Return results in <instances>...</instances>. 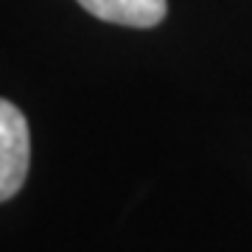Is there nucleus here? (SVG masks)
I'll use <instances>...</instances> for the list:
<instances>
[{"label":"nucleus","instance_id":"nucleus-1","mask_svg":"<svg viewBox=\"0 0 252 252\" xmlns=\"http://www.w3.org/2000/svg\"><path fill=\"white\" fill-rule=\"evenodd\" d=\"M31 165L28 121L11 101L0 98V202L17 196Z\"/></svg>","mask_w":252,"mask_h":252},{"label":"nucleus","instance_id":"nucleus-2","mask_svg":"<svg viewBox=\"0 0 252 252\" xmlns=\"http://www.w3.org/2000/svg\"><path fill=\"white\" fill-rule=\"evenodd\" d=\"M93 17L129 28H154L168 14V0H79Z\"/></svg>","mask_w":252,"mask_h":252}]
</instances>
